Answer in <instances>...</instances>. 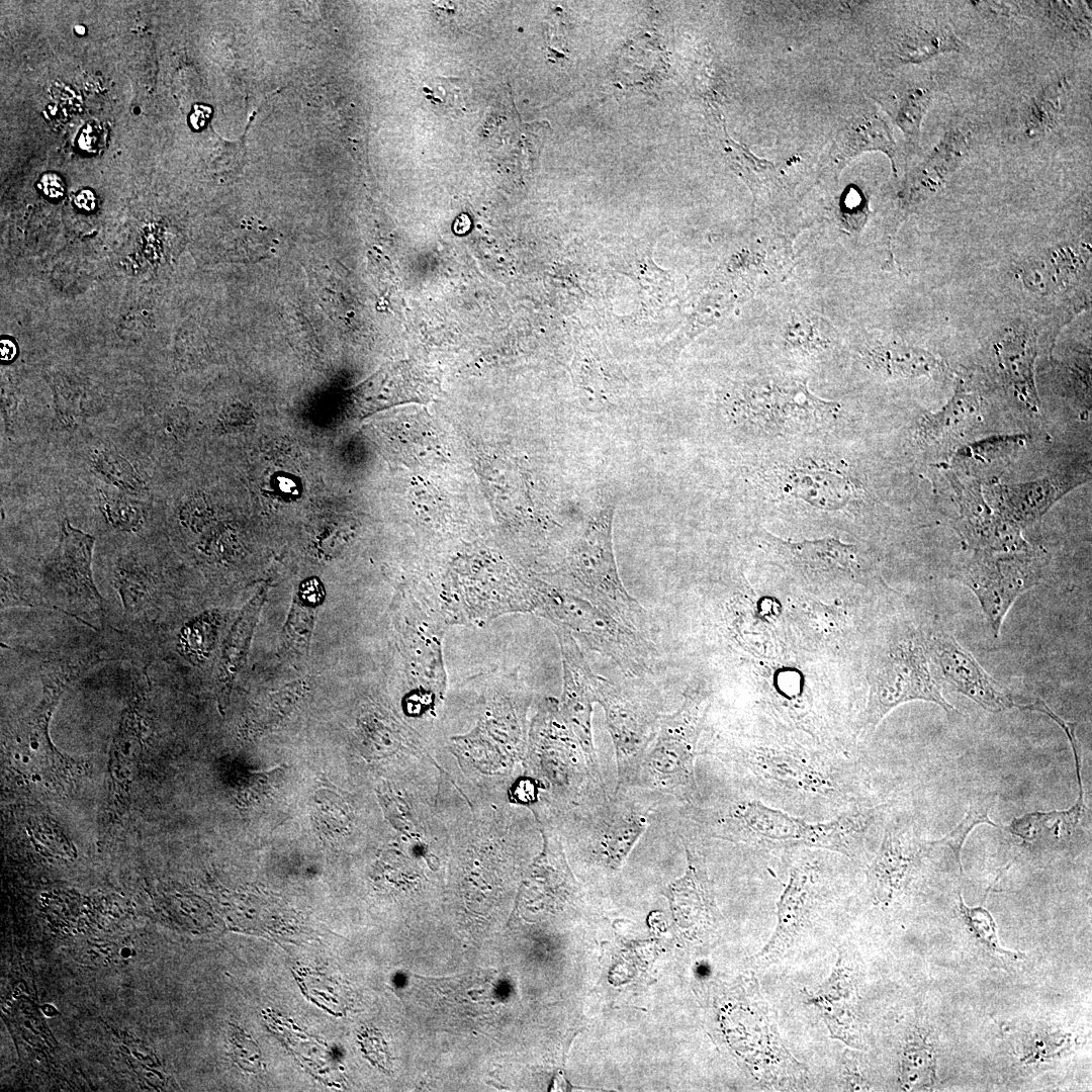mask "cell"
<instances>
[{
	"label": "cell",
	"instance_id": "obj_48",
	"mask_svg": "<svg viewBox=\"0 0 1092 1092\" xmlns=\"http://www.w3.org/2000/svg\"><path fill=\"white\" fill-rule=\"evenodd\" d=\"M278 483H279L280 489L285 491V492H293L296 489L295 483L289 478L279 477L278 478Z\"/></svg>",
	"mask_w": 1092,
	"mask_h": 1092
},
{
	"label": "cell",
	"instance_id": "obj_27",
	"mask_svg": "<svg viewBox=\"0 0 1092 1092\" xmlns=\"http://www.w3.org/2000/svg\"><path fill=\"white\" fill-rule=\"evenodd\" d=\"M652 246L623 247L613 256L612 263L621 273L628 275L656 301H663L673 290L669 273L659 269L652 260Z\"/></svg>",
	"mask_w": 1092,
	"mask_h": 1092
},
{
	"label": "cell",
	"instance_id": "obj_33",
	"mask_svg": "<svg viewBox=\"0 0 1092 1092\" xmlns=\"http://www.w3.org/2000/svg\"><path fill=\"white\" fill-rule=\"evenodd\" d=\"M996 800V793H988L984 796L975 798L971 802L966 815L956 826V828H953L943 838L931 841L932 846L945 845L951 849L961 873H963V866L961 859L962 848L970 832L977 825L980 824H988L994 827H998V824L993 822L989 817V812L994 807Z\"/></svg>",
	"mask_w": 1092,
	"mask_h": 1092
},
{
	"label": "cell",
	"instance_id": "obj_9",
	"mask_svg": "<svg viewBox=\"0 0 1092 1092\" xmlns=\"http://www.w3.org/2000/svg\"><path fill=\"white\" fill-rule=\"evenodd\" d=\"M595 701L604 711L617 762L618 790L629 787L653 741L662 714L655 696L632 681L594 676Z\"/></svg>",
	"mask_w": 1092,
	"mask_h": 1092
},
{
	"label": "cell",
	"instance_id": "obj_37",
	"mask_svg": "<svg viewBox=\"0 0 1092 1092\" xmlns=\"http://www.w3.org/2000/svg\"><path fill=\"white\" fill-rule=\"evenodd\" d=\"M959 909L970 930L988 949L1004 959H1017L1016 952L1006 950L1000 945L997 924L987 909L982 906L970 907L966 905L961 895Z\"/></svg>",
	"mask_w": 1092,
	"mask_h": 1092
},
{
	"label": "cell",
	"instance_id": "obj_39",
	"mask_svg": "<svg viewBox=\"0 0 1092 1092\" xmlns=\"http://www.w3.org/2000/svg\"><path fill=\"white\" fill-rule=\"evenodd\" d=\"M101 511L106 521L115 529L132 532L141 528L143 513L132 502L101 491Z\"/></svg>",
	"mask_w": 1092,
	"mask_h": 1092
},
{
	"label": "cell",
	"instance_id": "obj_2",
	"mask_svg": "<svg viewBox=\"0 0 1092 1092\" xmlns=\"http://www.w3.org/2000/svg\"><path fill=\"white\" fill-rule=\"evenodd\" d=\"M427 603L449 625H485L511 613L534 612V577L489 554L456 560Z\"/></svg>",
	"mask_w": 1092,
	"mask_h": 1092
},
{
	"label": "cell",
	"instance_id": "obj_3",
	"mask_svg": "<svg viewBox=\"0 0 1092 1092\" xmlns=\"http://www.w3.org/2000/svg\"><path fill=\"white\" fill-rule=\"evenodd\" d=\"M613 516V506H606L593 515L569 552L562 582L555 585L588 601L652 642L654 622L625 588L617 569L612 541Z\"/></svg>",
	"mask_w": 1092,
	"mask_h": 1092
},
{
	"label": "cell",
	"instance_id": "obj_11",
	"mask_svg": "<svg viewBox=\"0 0 1092 1092\" xmlns=\"http://www.w3.org/2000/svg\"><path fill=\"white\" fill-rule=\"evenodd\" d=\"M736 405L747 422L767 432H797L836 420L837 402L811 393L803 380L770 378L744 385Z\"/></svg>",
	"mask_w": 1092,
	"mask_h": 1092
},
{
	"label": "cell",
	"instance_id": "obj_40",
	"mask_svg": "<svg viewBox=\"0 0 1092 1092\" xmlns=\"http://www.w3.org/2000/svg\"><path fill=\"white\" fill-rule=\"evenodd\" d=\"M932 93L926 88H915L907 92L902 100L897 122L911 136H917L921 120L930 104Z\"/></svg>",
	"mask_w": 1092,
	"mask_h": 1092
},
{
	"label": "cell",
	"instance_id": "obj_6",
	"mask_svg": "<svg viewBox=\"0 0 1092 1092\" xmlns=\"http://www.w3.org/2000/svg\"><path fill=\"white\" fill-rule=\"evenodd\" d=\"M715 754L745 770L761 787L803 800H844L846 771L839 762L788 746H732Z\"/></svg>",
	"mask_w": 1092,
	"mask_h": 1092
},
{
	"label": "cell",
	"instance_id": "obj_29",
	"mask_svg": "<svg viewBox=\"0 0 1092 1092\" xmlns=\"http://www.w3.org/2000/svg\"><path fill=\"white\" fill-rule=\"evenodd\" d=\"M324 595V587L316 578L303 581L300 585L284 628V643L287 648L300 654L308 648L315 609L323 602Z\"/></svg>",
	"mask_w": 1092,
	"mask_h": 1092
},
{
	"label": "cell",
	"instance_id": "obj_12",
	"mask_svg": "<svg viewBox=\"0 0 1092 1092\" xmlns=\"http://www.w3.org/2000/svg\"><path fill=\"white\" fill-rule=\"evenodd\" d=\"M1038 563L1026 553L984 557L964 574L965 583L977 597L993 633L998 636L1014 601L1039 580Z\"/></svg>",
	"mask_w": 1092,
	"mask_h": 1092
},
{
	"label": "cell",
	"instance_id": "obj_47",
	"mask_svg": "<svg viewBox=\"0 0 1092 1092\" xmlns=\"http://www.w3.org/2000/svg\"><path fill=\"white\" fill-rule=\"evenodd\" d=\"M198 108L199 109H195V112L190 118L191 123L195 128H200L205 124L210 112V109L205 106L199 105Z\"/></svg>",
	"mask_w": 1092,
	"mask_h": 1092
},
{
	"label": "cell",
	"instance_id": "obj_31",
	"mask_svg": "<svg viewBox=\"0 0 1092 1092\" xmlns=\"http://www.w3.org/2000/svg\"><path fill=\"white\" fill-rule=\"evenodd\" d=\"M89 463L95 473L122 490L140 493L146 489V483L134 467L113 448L95 449Z\"/></svg>",
	"mask_w": 1092,
	"mask_h": 1092
},
{
	"label": "cell",
	"instance_id": "obj_34",
	"mask_svg": "<svg viewBox=\"0 0 1092 1092\" xmlns=\"http://www.w3.org/2000/svg\"><path fill=\"white\" fill-rule=\"evenodd\" d=\"M1066 90L1067 84L1059 82L1032 100L1024 121L1029 136L1043 134L1056 125L1064 109Z\"/></svg>",
	"mask_w": 1092,
	"mask_h": 1092
},
{
	"label": "cell",
	"instance_id": "obj_23",
	"mask_svg": "<svg viewBox=\"0 0 1092 1092\" xmlns=\"http://www.w3.org/2000/svg\"><path fill=\"white\" fill-rule=\"evenodd\" d=\"M764 540L787 563L808 573H850L860 566L857 548L834 537L793 542L767 533Z\"/></svg>",
	"mask_w": 1092,
	"mask_h": 1092
},
{
	"label": "cell",
	"instance_id": "obj_13",
	"mask_svg": "<svg viewBox=\"0 0 1092 1092\" xmlns=\"http://www.w3.org/2000/svg\"><path fill=\"white\" fill-rule=\"evenodd\" d=\"M924 642L930 662L952 690L990 712L999 713L1015 707L1009 692L950 634L932 632L924 635Z\"/></svg>",
	"mask_w": 1092,
	"mask_h": 1092
},
{
	"label": "cell",
	"instance_id": "obj_43",
	"mask_svg": "<svg viewBox=\"0 0 1092 1092\" xmlns=\"http://www.w3.org/2000/svg\"><path fill=\"white\" fill-rule=\"evenodd\" d=\"M40 186L43 193L51 198H60L65 191V185L60 176L55 173H47L41 177Z\"/></svg>",
	"mask_w": 1092,
	"mask_h": 1092
},
{
	"label": "cell",
	"instance_id": "obj_20",
	"mask_svg": "<svg viewBox=\"0 0 1092 1092\" xmlns=\"http://www.w3.org/2000/svg\"><path fill=\"white\" fill-rule=\"evenodd\" d=\"M436 379L420 364L401 361L381 368L353 391L361 414L404 402H427L435 394Z\"/></svg>",
	"mask_w": 1092,
	"mask_h": 1092
},
{
	"label": "cell",
	"instance_id": "obj_52",
	"mask_svg": "<svg viewBox=\"0 0 1092 1092\" xmlns=\"http://www.w3.org/2000/svg\"><path fill=\"white\" fill-rule=\"evenodd\" d=\"M34 779L37 780V781L40 780V778L38 776H34Z\"/></svg>",
	"mask_w": 1092,
	"mask_h": 1092
},
{
	"label": "cell",
	"instance_id": "obj_1",
	"mask_svg": "<svg viewBox=\"0 0 1092 1092\" xmlns=\"http://www.w3.org/2000/svg\"><path fill=\"white\" fill-rule=\"evenodd\" d=\"M878 808L858 807L823 823L768 807L759 801H738L714 811H700L703 828L713 837L759 848L808 847L857 858L879 817Z\"/></svg>",
	"mask_w": 1092,
	"mask_h": 1092
},
{
	"label": "cell",
	"instance_id": "obj_18",
	"mask_svg": "<svg viewBox=\"0 0 1092 1092\" xmlns=\"http://www.w3.org/2000/svg\"><path fill=\"white\" fill-rule=\"evenodd\" d=\"M526 708V702L517 694L495 692L477 726L455 740L471 751H500L508 760L519 759L527 745Z\"/></svg>",
	"mask_w": 1092,
	"mask_h": 1092
},
{
	"label": "cell",
	"instance_id": "obj_24",
	"mask_svg": "<svg viewBox=\"0 0 1092 1092\" xmlns=\"http://www.w3.org/2000/svg\"><path fill=\"white\" fill-rule=\"evenodd\" d=\"M1086 811L1084 799L1078 798L1067 810L1025 813L1001 828L1029 847L1066 845L1072 840Z\"/></svg>",
	"mask_w": 1092,
	"mask_h": 1092
},
{
	"label": "cell",
	"instance_id": "obj_51",
	"mask_svg": "<svg viewBox=\"0 0 1092 1092\" xmlns=\"http://www.w3.org/2000/svg\"><path fill=\"white\" fill-rule=\"evenodd\" d=\"M28 760H29V758L27 756H23V761L24 762H27Z\"/></svg>",
	"mask_w": 1092,
	"mask_h": 1092
},
{
	"label": "cell",
	"instance_id": "obj_14",
	"mask_svg": "<svg viewBox=\"0 0 1092 1092\" xmlns=\"http://www.w3.org/2000/svg\"><path fill=\"white\" fill-rule=\"evenodd\" d=\"M562 659V693L558 702L560 713L579 741L593 768L600 772L594 734L593 710L595 672L583 654L579 642L568 631L554 627Z\"/></svg>",
	"mask_w": 1092,
	"mask_h": 1092
},
{
	"label": "cell",
	"instance_id": "obj_38",
	"mask_svg": "<svg viewBox=\"0 0 1092 1092\" xmlns=\"http://www.w3.org/2000/svg\"><path fill=\"white\" fill-rule=\"evenodd\" d=\"M217 622V616L207 614L187 624L179 636L182 653L197 660L205 657L214 643Z\"/></svg>",
	"mask_w": 1092,
	"mask_h": 1092
},
{
	"label": "cell",
	"instance_id": "obj_36",
	"mask_svg": "<svg viewBox=\"0 0 1092 1092\" xmlns=\"http://www.w3.org/2000/svg\"><path fill=\"white\" fill-rule=\"evenodd\" d=\"M114 583L124 612L127 614L142 611L153 596L154 584L152 578L138 568L119 569L115 575Z\"/></svg>",
	"mask_w": 1092,
	"mask_h": 1092
},
{
	"label": "cell",
	"instance_id": "obj_8",
	"mask_svg": "<svg viewBox=\"0 0 1092 1092\" xmlns=\"http://www.w3.org/2000/svg\"><path fill=\"white\" fill-rule=\"evenodd\" d=\"M930 665L921 633L907 635L892 644L871 673L861 728L873 730L894 708L916 700L935 703L948 715L958 713L943 698Z\"/></svg>",
	"mask_w": 1092,
	"mask_h": 1092
},
{
	"label": "cell",
	"instance_id": "obj_49",
	"mask_svg": "<svg viewBox=\"0 0 1092 1092\" xmlns=\"http://www.w3.org/2000/svg\"><path fill=\"white\" fill-rule=\"evenodd\" d=\"M75 30H76V32H77V33H79V34H84V33H85V31H86V29H85V27H84L83 25H78V26H76V27H75Z\"/></svg>",
	"mask_w": 1092,
	"mask_h": 1092
},
{
	"label": "cell",
	"instance_id": "obj_10",
	"mask_svg": "<svg viewBox=\"0 0 1092 1092\" xmlns=\"http://www.w3.org/2000/svg\"><path fill=\"white\" fill-rule=\"evenodd\" d=\"M528 737L529 756L553 788L571 796L587 789L606 796L602 775L590 765L555 699L539 703Z\"/></svg>",
	"mask_w": 1092,
	"mask_h": 1092
},
{
	"label": "cell",
	"instance_id": "obj_45",
	"mask_svg": "<svg viewBox=\"0 0 1092 1092\" xmlns=\"http://www.w3.org/2000/svg\"><path fill=\"white\" fill-rule=\"evenodd\" d=\"M75 204L80 209L86 211L93 210L96 204L94 193L89 189L80 191L75 198Z\"/></svg>",
	"mask_w": 1092,
	"mask_h": 1092
},
{
	"label": "cell",
	"instance_id": "obj_26",
	"mask_svg": "<svg viewBox=\"0 0 1092 1092\" xmlns=\"http://www.w3.org/2000/svg\"><path fill=\"white\" fill-rule=\"evenodd\" d=\"M266 594L267 588L263 587L245 606L223 642L217 668L219 698L222 702L229 697L235 677L246 661Z\"/></svg>",
	"mask_w": 1092,
	"mask_h": 1092
},
{
	"label": "cell",
	"instance_id": "obj_21",
	"mask_svg": "<svg viewBox=\"0 0 1092 1092\" xmlns=\"http://www.w3.org/2000/svg\"><path fill=\"white\" fill-rule=\"evenodd\" d=\"M592 818V853L611 870L624 863L649 825L648 817L635 807L613 804L608 798Z\"/></svg>",
	"mask_w": 1092,
	"mask_h": 1092
},
{
	"label": "cell",
	"instance_id": "obj_22",
	"mask_svg": "<svg viewBox=\"0 0 1092 1092\" xmlns=\"http://www.w3.org/2000/svg\"><path fill=\"white\" fill-rule=\"evenodd\" d=\"M687 866L682 877L665 892L674 919L685 927L707 931L720 920L712 883L703 859L686 846Z\"/></svg>",
	"mask_w": 1092,
	"mask_h": 1092
},
{
	"label": "cell",
	"instance_id": "obj_41",
	"mask_svg": "<svg viewBox=\"0 0 1092 1092\" xmlns=\"http://www.w3.org/2000/svg\"><path fill=\"white\" fill-rule=\"evenodd\" d=\"M425 92L436 105L459 107L464 102V89L459 79H435L434 83L425 87Z\"/></svg>",
	"mask_w": 1092,
	"mask_h": 1092
},
{
	"label": "cell",
	"instance_id": "obj_42",
	"mask_svg": "<svg viewBox=\"0 0 1092 1092\" xmlns=\"http://www.w3.org/2000/svg\"><path fill=\"white\" fill-rule=\"evenodd\" d=\"M540 786L536 780L524 778L517 784L514 796L521 804H534L538 799Z\"/></svg>",
	"mask_w": 1092,
	"mask_h": 1092
},
{
	"label": "cell",
	"instance_id": "obj_30",
	"mask_svg": "<svg viewBox=\"0 0 1092 1092\" xmlns=\"http://www.w3.org/2000/svg\"><path fill=\"white\" fill-rule=\"evenodd\" d=\"M963 43L943 25L918 26L907 32L898 48L899 57L906 61H924L935 55L960 51Z\"/></svg>",
	"mask_w": 1092,
	"mask_h": 1092
},
{
	"label": "cell",
	"instance_id": "obj_15",
	"mask_svg": "<svg viewBox=\"0 0 1092 1092\" xmlns=\"http://www.w3.org/2000/svg\"><path fill=\"white\" fill-rule=\"evenodd\" d=\"M931 847V842L921 840L910 825L891 823L868 870V887L874 900L889 904L898 898Z\"/></svg>",
	"mask_w": 1092,
	"mask_h": 1092
},
{
	"label": "cell",
	"instance_id": "obj_44",
	"mask_svg": "<svg viewBox=\"0 0 1092 1092\" xmlns=\"http://www.w3.org/2000/svg\"><path fill=\"white\" fill-rule=\"evenodd\" d=\"M100 133L101 130L96 125L88 124L79 138L80 147L88 152L95 151L101 145Z\"/></svg>",
	"mask_w": 1092,
	"mask_h": 1092
},
{
	"label": "cell",
	"instance_id": "obj_25",
	"mask_svg": "<svg viewBox=\"0 0 1092 1092\" xmlns=\"http://www.w3.org/2000/svg\"><path fill=\"white\" fill-rule=\"evenodd\" d=\"M783 487L790 495L821 510L842 509L855 497L847 477L820 469H793L785 476Z\"/></svg>",
	"mask_w": 1092,
	"mask_h": 1092
},
{
	"label": "cell",
	"instance_id": "obj_7",
	"mask_svg": "<svg viewBox=\"0 0 1092 1092\" xmlns=\"http://www.w3.org/2000/svg\"><path fill=\"white\" fill-rule=\"evenodd\" d=\"M398 642L411 682L412 712L434 708L445 693L443 638L447 624L422 595L402 589L394 605Z\"/></svg>",
	"mask_w": 1092,
	"mask_h": 1092
},
{
	"label": "cell",
	"instance_id": "obj_35",
	"mask_svg": "<svg viewBox=\"0 0 1092 1092\" xmlns=\"http://www.w3.org/2000/svg\"><path fill=\"white\" fill-rule=\"evenodd\" d=\"M303 689V685L294 684L273 694L257 709L255 708L247 727L255 732H263L278 724L283 717L288 715Z\"/></svg>",
	"mask_w": 1092,
	"mask_h": 1092
},
{
	"label": "cell",
	"instance_id": "obj_28",
	"mask_svg": "<svg viewBox=\"0 0 1092 1092\" xmlns=\"http://www.w3.org/2000/svg\"><path fill=\"white\" fill-rule=\"evenodd\" d=\"M838 157L849 159L864 151H883L894 162L895 143L886 122L876 114L859 116L838 136Z\"/></svg>",
	"mask_w": 1092,
	"mask_h": 1092
},
{
	"label": "cell",
	"instance_id": "obj_4",
	"mask_svg": "<svg viewBox=\"0 0 1092 1092\" xmlns=\"http://www.w3.org/2000/svg\"><path fill=\"white\" fill-rule=\"evenodd\" d=\"M533 613L612 659L628 676L639 677L650 669L653 643L582 598L535 578Z\"/></svg>",
	"mask_w": 1092,
	"mask_h": 1092
},
{
	"label": "cell",
	"instance_id": "obj_17",
	"mask_svg": "<svg viewBox=\"0 0 1092 1092\" xmlns=\"http://www.w3.org/2000/svg\"><path fill=\"white\" fill-rule=\"evenodd\" d=\"M95 539L64 520L59 545L50 560L46 577L61 595L86 609L101 613L104 610L92 572V552Z\"/></svg>",
	"mask_w": 1092,
	"mask_h": 1092
},
{
	"label": "cell",
	"instance_id": "obj_46",
	"mask_svg": "<svg viewBox=\"0 0 1092 1092\" xmlns=\"http://www.w3.org/2000/svg\"><path fill=\"white\" fill-rule=\"evenodd\" d=\"M16 352V346L11 340L2 339L0 341V358L2 361H11L15 357Z\"/></svg>",
	"mask_w": 1092,
	"mask_h": 1092
},
{
	"label": "cell",
	"instance_id": "obj_50",
	"mask_svg": "<svg viewBox=\"0 0 1092 1092\" xmlns=\"http://www.w3.org/2000/svg\"><path fill=\"white\" fill-rule=\"evenodd\" d=\"M30 746H31V748H32V749H37V748H38V742H37L36 740H35V741H32V742L30 743Z\"/></svg>",
	"mask_w": 1092,
	"mask_h": 1092
},
{
	"label": "cell",
	"instance_id": "obj_16",
	"mask_svg": "<svg viewBox=\"0 0 1092 1092\" xmlns=\"http://www.w3.org/2000/svg\"><path fill=\"white\" fill-rule=\"evenodd\" d=\"M821 900L819 870L815 864L807 860L793 868L778 903L776 930L757 954L760 964L777 962L794 945L818 914Z\"/></svg>",
	"mask_w": 1092,
	"mask_h": 1092
},
{
	"label": "cell",
	"instance_id": "obj_32",
	"mask_svg": "<svg viewBox=\"0 0 1092 1092\" xmlns=\"http://www.w3.org/2000/svg\"><path fill=\"white\" fill-rule=\"evenodd\" d=\"M13 607L41 608L59 611L67 616L73 617L92 629H96L93 624H90L86 620L73 615L69 611H66L51 602L32 582L2 568L1 609Z\"/></svg>",
	"mask_w": 1092,
	"mask_h": 1092
},
{
	"label": "cell",
	"instance_id": "obj_19",
	"mask_svg": "<svg viewBox=\"0 0 1092 1092\" xmlns=\"http://www.w3.org/2000/svg\"><path fill=\"white\" fill-rule=\"evenodd\" d=\"M838 952L832 973L809 995V1003L819 1009L832 1037L850 1046H858L857 971L851 952L845 945Z\"/></svg>",
	"mask_w": 1092,
	"mask_h": 1092
},
{
	"label": "cell",
	"instance_id": "obj_5",
	"mask_svg": "<svg viewBox=\"0 0 1092 1092\" xmlns=\"http://www.w3.org/2000/svg\"><path fill=\"white\" fill-rule=\"evenodd\" d=\"M708 709L706 692L702 688L688 689L679 708L662 715L629 787L659 791L694 804L700 797L695 759Z\"/></svg>",
	"mask_w": 1092,
	"mask_h": 1092
}]
</instances>
